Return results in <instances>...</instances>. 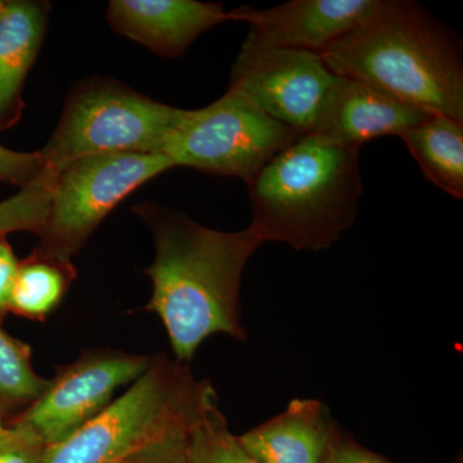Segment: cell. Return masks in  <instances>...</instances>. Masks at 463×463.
I'll list each match as a JSON object with an SVG mask.
<instances>
[{
    "mask_svg": "<svg viewBox=\"0 0 463 463\" xmlns=\"http://www.w3.org/2000/svg\"><path fill=\"white\" fill-rule=\"evenodd\" d=\"M134 213L151 231L155 259L146 273L152 297L146 310L165 327L175 361L190 364L215 335L245 341L241 283L250 258L261 245L249 228L222 232L190 216L143 201Z\"/></svg>",
    "mask_w": 463,
    "mask_h": 463,
    "instance_id": "6da1fadb",
    "label": "cell"
},
{
    "mask_svg": "<svg viewBox=\"0 0 463 463\" xmlns=\"http://www.w3.org/2000/svg\"><path fill=\"white\" fill-rule=\"evenodd\" d=\"M335 75L405 105L463 121L461 47L446 26L408 0H381L362 25L321 54Z\"/></svg>",
    "mask_w": 463,
    "mask_h": 463,
    "instance_id": "7a4b0ae2",
    "label": "cell"
},
{
    "mask_svg": "<svg viewBox=\"0 0 463 463\" xmlns=\"http://www.w3.org/2000/svg\"><path fill=\"white\" fill-rule=\"evenodd\" d=\"M361 149L303 134L249 183L251 224L261 245L325 251L353 227L364 183Z\"/></svg>",
    "mask_w": 463,
    "mask_h": 463,
    "instance_id": "3957f363",
    "label": "cell"
},
{
    "mask_svg": "<svg viewBox=\"0 0 463 463\" xmlns=\"http://www.w3.org/2000/svg\"><path fill=\"white\" fill-rule=\"evenodd\" d=\"M218 402L209 380L160 354L121 397L74 434L45 447L43 463H121L145 448L187 438Z\"/></svg>",
    "mask_w": 463,
    "mask_h": 463,
    "instance_id": "277c9868",
    "label": "cell"
},
{
    "mask_svg": "<svg viewBox=\"0 0 463 463\" xmlns=\"http://www.w3.org/2000/svg\"><path fill=\"white\" fill-rule=\"evenodd\" d=\"M185 112L118 81H81L67 97L56 129L41 149L45 166L61 173L72 161L93 155H164Z\"/></svg>",
    "mask_w": 463,
    "mask_h": 463,
    "instance_id": "5b68a950",
    "label": "cell"
},
{
    "mask_svg": "<svg viewBox=\"0 0 463 463\" xmlns=\"http://www.w3.org/2000/svg\"><path fill=\"white\" fill-rule=\"evenodd\" d=\"M301 136L264 114L242 94L228 90L206 108L187 109L167 141L164 156L174 167L234 176L249 184Z\"/></svg>",
    "mask_w": 463,
    "mask_h": 463,
    "instance_id": "8992f818",
    "label": "cell"
},
{
    "mask_svg": "<svg viewBox=\"0 0 463 463\" xmlns=\"http://www.w3.org/2000/svg\"><path fill=\"white\" fill-rule=\"evenodd\" d=\"M164 155L108 154L78 158L57 176L50 212L33 254L72 263L88 239L121 201L173 169Z\"/></svg>",
    "mask_w": 463,
    "mask_h": 463,
    "instance_id": "52a82bcc",
    "label": "cell"
},
{
    "mask_svg": "<svg viewBox=\"0 0 463 463\" xmlns=\"http://www.w3.org/2000/svg\"><path fill=\"white\" fill-rule=\"evenodd\" d=\"M335 80L336 75L318 54L269 47L248 35L232 67L228 90L242 94L273 120L310 134Z\"/></svg>",
    "mask_w": 463,
    "mask_h": 463,
    "instance_id": "ba28073f",
    "label": "cell"
},
{
    "mask_svg": "<svg viewBox=\"0 0 463 463\" xmlns=\"http://www.w3.org/2000/svg\"><path fill=\"white\" fill-rule=\"evenodd\" d=\"M149 359L120 350L85 352L61 368L41 397L14 422L33 431L45 446L58 443L102 412L121 386L139 379Z\"/></svg>",
    "mask_w": 463,
    "mask_h": 463,
    "instance_id": "9c48e42d",
    "label": "cell"
},
{
    "mask_svg": "<svg viewBox=\"0 0 463 463\" xmlns=\"http://www.w3.org/2000/svg\"><path fill=\"white\" fill-rule=\"evenodd\" d=\"M381 0H292L276 7L234 9L228 18L245 21L249 35L264 45L310 52L321 56L362 25Z\"/></svg>",
    "mask_w": 463,
    "mask_h": 463,
    "instance_id": "30bf717a",
    "label": "cell"
},
{
    "mask_svg": "<svg viewBox=\"0 0 463 463\" xmlns=\"http://www.w3.org/2000/svg\"><path fill=\"white\" fill-rule=\"evenodd\" d=\"M430 115L371 85L336 76L310 134L339 147L361 149L379 137H401Z\"/></svg>",
    "mask_w": 463,
    "mask_h": 463,
    "instance_id": "8fae6325",
    "label": "cell"
},
{
    "mask_svg": "<svg viewBox=\"0 0 463 463\" xmlns=\"http://www.w3.org/2000/svg\"><path fill=\"white\" fill-rule=\"evenodd\" d=\"M227 20L223 5L194 0H112L108 7L116 33L167 58L182 57L201 33Z\"/></svg>",
    "mask_w": 463,
    "mask_h": 463,
    "instance_id": "7c38bea8",
    "label": "cell"
},
{
    "mask_svg": "<svg viewBox=\"0 0 463 463\" xmlns=\"http://www.w3.org/2000/svg\"><path fill=\"white\" fill-rule=\"evenodd\" d=\"M336 429L322 401L295 398L281 413L239 439L261 463H323Z\"/></svg>",
    "mask_w": 463,
    "mask_h": 463,
    "instance_id": "4fadbf2b",
    "label": "cell"
},
{
    "mask_svg": "<svg viewBox=\"0 0 463 463\" xmlns=\"http://www.w3.org/2000/svg\"><path fill=\"white\" fill-rule=\"evenodd\" d=\"M48 18V3L7 2L0 21V133L23 118L24 87L44 41Z\"/></svg>",
    "mask_w": 463,
    "mask_h": 463,
    "instance_id": "5bb4252c",
    "label": "cell"
},
{
    "mask_svg": "<svg viewBox=\"0 0 463 463\" xmlns=\"http://www.w3.org/2000/svg\"><path fill=\"white\" fill-rule=\"evenodd\" d=\"M399 138L423 175L455 199H463V121L430 115Z\"/></svg>",
    "mask_w": 463,
    "mask_h": 463,
    "instance_id": "9a60e30c",
    "label": "cell"
},
{
    "mask_svg": "<svg viewBox=\"0 0 463 463\" xmlns=\"http://www.w3.org/2000/svg\"><path fill=\"white\" fill-rule=\"evenodd\" d=\"M75 279L74 264L33 252L20 263L9 310L26 318L44 321L60 306Z\"/></svg>",
    "mask_w": 463,
    "mask_h": 463,
    "instance_id": "2e32d148",
    "label": "cell"
},
{
    "mask_svg": "<svg viewBox=\"0 0 463 463\" xmlns=\"http://www.w3.org/2000/svg\"><path fill=\"white\" fill-rule=\"evenodd\" d=\"M50 380L33 370L32 347L0 327V412L29 408L47 388Z\"/></svg>",
    "mask_w": 463,
    "mask_h": 463,
    "instance_id": "e0dca14e",
    "label": "cell"
},
{
    "mask_svg": "<svg viewBox=\"0 0 463 463\" xmlns=\"http://www.w3.org/2000/svg\"><path fill=\"white\" fill-rule=\"evenodd\" d=\"M188 453L192 463H261L232 434L218 402L210 405L191 429Z\"/></svg>",
    "mask_w": 463,
    "mask_h": 463,
    "instance_id": "ac0fdd59",
    "label": "cell"
},
{
    "mask_svg": "<svg viewBox=\"0 0 463 463\" xmlns=\"http://www.w3.org/2000/svg\"><path fill=\"white\" fill-rule=\"evenodd\" d=\"M58 174L45 166L44 172L35 181L0 203V237H5L12 232L41 233L50 212Z\"/></svg>",
    "mask_w": 463,
    "mask_h": 463,
    "instance_id": "d6986e66",
    "label": "cell"
},
{
    "mask_svg": "<svg viewBox=\"0 0 463 463\" xmlns=\"http://www.w3.org/2000/svg\"><path fill=\"white\" fill-rule=\"evenodd\" d=\"M45 447L33 431L14 422L0 434V463H43Z\"/></svg>",
    "mask_w": 463,
    "mask_h": 463,
    "instance_id": "ffe728a7",
    "label": "cell"
},
{
    "mask_svg": "<svg viewBox=\"0 0 463 463\" xmlns=\"http://www.w3.org/2000/svg\"><path fill=\"white\" fill-rule=\"evenodd\" d=\"M44 169L45 160L41 149L20 152L0 146V183L23 188L35 181Z\"/></svg>",
    "mask_w": 463,
    "mask_h": 463,
    "instance_id": "44dd1931",
    "label": "cell"
},
{
    "mask_svg": "<svg viewBox=\"0 0 463 463\" xmlns=\"http://www.w3.org/2000/svg\"><path fill=\"white\" fill-rule=\"evenodd\" d=\"M121 463H192L188 453V437L154 444Z\"/></svg>",
    "mask_w": 463,
    "mask_h": 463,
    "instance_id": "7402d4cb",
    "label": "cell"
},
{
    "mask_svg": "<svg viewBox=\"0 0 463 463\" xmlns=\"http://www.w3.org/2000/svg\"><path fill=\"white\" fill-rule=\"evenodd\" d=\"M323 463H392L373 450L359 446L352 439L345 438L343 431L336 429L331 446L328 448Z\"/></svg>",
    "mask_w": 463,
    "mask_h": 463,
    "instance_id": "603a6c76",
    "label": "cell"
},
{
    "mask_svg": "<svg viewBox=\"0 0 463 463\" xmlns=\"http://www.w3.org/2000/svg\"><path fill=\"white\" fill-rule=\"evenodd\" d=\"M20 268L14 250L5 237H0V318L9 312L12 289Z\"/></svg>",
    "mask_w": 463,
    "mask_h": 463,
    "instance_id": "cb8c5ba5",
    "label": "cell"
},
{
    "mask_svg": "<svg viewBox=\"0 0 463 463\" xmlns=\"http://www.w3.org/2000/svg\"><path fill=\"white\" fill-rule=\"evenodd\" d=\"M5 9H7V2L0 0V21H2L3 16H5Z\"/></svg>",
    "mask_w": 463,
    "mask_h": 463,
    "instance_id": "d4e9b609",
    "label": "cell"
},
{
    "mask_svg": "<svg viewBox=\"0 0 463 463\" xmlns=\"http://www.w3.org/2000/svg\"><path fill=\"white\" fill-rule=\"evenodd\" d=\"M5 423H3V417L2 412H0V434H2L3 430H5Z\"/></svg>",
    "mask_w": 463,
    "mask_h": 463,
    "instance_id": "484cf974",
    "label": "cell"
}]
</instances>
